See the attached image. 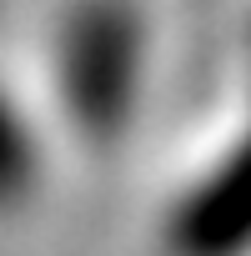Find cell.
Segmentation results:
<instances>
[{
  "label": "cell",
  "instance_id": "cell-1",
  "mask_svg": "<svg viewBox=\"0 0 251 256\" xmlns=\"http://www.w3.org/2000/svg\"><path fill=\"white\" fill-rule=\"evenodd\" d=\"M6 131H10V120H6V110H0V196H6V186L16 176V156H6Z\"/></svg>",
  "mask_w": 251,
  "mask_h": 256
}]
</instances>
